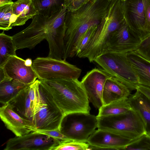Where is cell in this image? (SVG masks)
I'll list each match as a JSON object with an SVG mask.
<instances>
[{"mask_svg":"<svg viewBox=\"0 0 150 150\" xmlns=\"http://www.w3.org/2000/svg\"><path fill=\"white\" fill-rule=\"evenodd\" d=\"M39 88L44 98L64 115L74 112H90L87 96L78 79L40 80Z\"/></svg>","mask_w":150,"mask_h":150,"instance_id":"cell-1","label":"cell"},{"mask_svg":"<svg viewBox=\"0 0 150 150\" xmlns=\"http://www.w3.org/2000/svg\"><path fill=\"white\" fill-rule=\"evenodd\" d=\"M111 0H91L77 10L67 11L64 20V56L72 50L86 32L98 25L107 13Z\"/></svg>","mask_w":150,"mask_h":150,"instance_id":"cell-2","label":"cell"},{"mask_svg":"<svg viewBox=\"0 0 150 150\" xmlns=\"http://www.w3.org/2000/svg\"><path fill=\"white\" fill-rule=\"evenodd\" d=\"M126 21L122 0H111L107 11L84 49L77 56L90 62L108 52L107 43L111 34Z\"/></svg>","mask_w":150,"mask_h":150,"instance_id":"cell-3","label":"cell"},{"mask_svg":"<svg viewBox=\"0 0 150 150\" xmlns=\"http://www.w3.org/2000/svg\"><path fill=\"white\" fill-rule=\"evenodd\" d=\"M97 117L98 129L112 131L132 140L146 133L143 121L132 108L119 115Z\"/></svg>","mask_w":150,"mask_h":150,"instance_id":"cell-4","label":"cell"},{"mask_svg":"<svg viewBox=\"0 0 150 150\" xmlns=\"http://www.w3.org/2000/svg\"><path fill=\"white\" fill-rule=\"evenodd\" d=\"M94 62L131 91L136 90L139 84L138 79L128 59L127 53L108 51L98 57Z\"/></svg>","mask_w":150,"mask_h":150,"instance_id":"cell-5","label":"cell"},{"mask_svg":"<svg viewBox=\"0 0 150 150\" xmlns=\"http://www.w3.org/2000/svg\"><path fill=\"white\" fill-rule=\"evenodd\" d=\"M97 127L96 116L89 112H74L64 115L60 131L71 140L87 143Z\"/></svg>","mask_w":150,"mask_h":150,"instance_id":"cell-6","label":"cell"},{"mask_svg":"<svg viewBox=\"0 0 150 150\" xmlns=\"http://www.w3.org/2000/svg\"><path fill=\"white\" fill-rule=\"evenodd\" d=\"M32 67L40 80L51 79H78L81 69L66 60L48 57H38Z\"/></svg>","mask_w":150,"mask_h":150,"instance_id":"cell-7","label":"cell"},{"mask_svg":"<svg viewBox=\"0 0 150 150\" xmlns=\"http://www.w3.org/2000/svg\"><path fill=\"white\" fill-rule=\"evenodd\" d=\"M57 12L50 17L37 13L32 18L28 26L11 36L17 50L25 48L32 49L45 39Z\"/></svg>","mask_w":150,"mask_h":150,"instance_id":"cell-8","label":"cell"},{"mask_svg":"<svg viewBox=\"0 0 150 150\" xmlns=\"http://www.w3.org/2000/svg\"><path fill=\"white\" fill-rule=\"evenodd\" d=\"M64 115L61 110L54 108L45 99L39 87L37 102L32 119L36 130L55 129L60 130Z\"/></svg>","mask_w":150,"mask_h":150,"instance_id":"cell-9","label":"cell"},{"mask_svg":"<svg viewBox=\"0 0 150 150\" xmlns=\"http://www.w3.org/2000/svg\"><path fill=\"white\" fill-rule=\"evenodd\" d=\"M61 142L47 135L33 131L9 139L4 150H53Z\"/></svg>","mask_w":150,"mask_h":150,"instance_id":"cell-10","label":"cell"},{"mask_svg":"<svg viewBox=\"0 0 150 150\" xmlns=\"http://www.w3.org/2000/svg\"><path fill=\"white\" fill-rule=\"evenodd\" d=\"M111 75L103 69L95 68L88 71L81 82L89 101L99 109L103 105L102 93L106 80Z\"/></svg>","mask_w":150,"mask_h":150,"instance_id":"cell-11","label":"cell"},{"mask_svg":"<svg viewBox=\"0 0 150 150\" xmlns=\"http://www.w3.org/2000/svg\"><path fill=\"white\" fill-rule=\"evenodd\" d=\"M123 2L125 20L130 29L141 40L150 33L146 29L142 0H126Z\"/></svg>","mask_w":150,"mask_h":150,"instance_id":"cell-12","label":"cell"},{"mask_svg":"<svg viewBox=\"0 0 150 150\" xmlns=\"http://www.w3.org/2000/svg\"><path fill=\"white\" fill-rule=\"evenodd\" d=\"M132 140L112 131L98 129L88 137V150H123Z\"/></svg>","mask_w":150,"mask_h":150,"instance_id":"cell-13","label":"cell"},{"mask_svg":"<svg viewBox=\"0 0 150 150\" xmlns=\"http://www.w3.org/2000/svg\"><path fill=\"white\" fill-rule=\"evenodd\" d=\"M141 40L125 21L111 35L107 43L108 51L127 53L136 50Z\"/></svg>","mask_w":150,"mask_h":150,"instance_id":"cell-14","label":"cell"},{"mask_svg":"<svg viewBox=\"0 0 150 150\" xmlns=\"http://www.w3.org/2000/svg\"><path fill=\"white\" fill-rule=\"evenodd\" d=\"M66 15L64 12L59 13L49 28L45 39L49 47L48 57L63 59L64 54V38L65 27L64 22Z\"/></svg>","mask_w":150,"mask_h":150,"instance_id":"cell-15","label":"cell"},{"mask_svg":"<svg viewBox=\"0 0 150 150\" xmlns=\"http://www.w3.org/2000/svg\"><path fill=\"white\" fill-rule=\"evenodd\" d=\"M0 116L6 128L16 136H21L36 130L32 121L20 116L9 103L0 107Z\"/></svg>","mask_w":150,"mask_h":150,"instance_id":"cell-16","label":"cell"},{"mask_svg":"<svg viewBox=\"0 0 150 150\" xmlns=\"http://www.w3.org/2000/svg\"><path fill=\"white\" fill-rule=\"evenodd\" d=\"M25 61L17 55L13 56L1 67L4 70L6 81L16 79L28 86L35 82L37 76L32 66H26Z\"/></svg>","mask_w":150,"mask_h":150,"instance_id":"cell-17","label":"cell"},{"mask_svg":"<svg viewBox=\"0 0 150 150\" xmlns=\"http://www.w3.org/2000/svg\"><path fill=\"white\" fill-rule=\"evenodd\" d=\"M131 94V91L127 86L111 75L106 80L104 85L102 93L103 105L128 98Z\"/></svg>","mask_w":150,"mask_h":150,"instance_id":"cell-18","label":"cell"},{"mask_svg":"<svg viewBox=\"0 0 150 150\" xmlns=\"http://www.w3.org/2000/svg\"><path fill=\"white\" fill-rule=\"evenodd\" d=\"M10 27L24 25L29 19L37 14L32 0H17L13 5Z\"/></svg>","mask_w":150,"mask_h":150,"instance_id":"cell-19","label":"cell"},{"mask_svg":"<svg viewBox=\"0 0 150 150\" xmlns=\"http://www.w3.org/2000/svg\"><path fill=\"white\" fill-rule=\"evenodd\" d=\"M127 56L138 78L139 84L150 87V61L136 50L127 53Z\"/></svg>","mask_w":150,"mask_h":150,"instance_id":"cell-20","label":"cell"},{"mask_svg":"<svg viewBox=\"0 0 150 150\" xmlns=\"http://www.w3.org/2000/svg\"><path fill=\"white\" fill-rule=\"evenodd\" d=\"M132 108L136 111L144 123L146 133L150 135V100L138 90L128 98Z\"/></svg>","mask_w":150,"mask_h":150,"instance_id":"cell-21","label":"cell"},{"mask_svg":"<svg viewBox=\"0 0 150 150\" xmlns=\"http://www.w3.org/2000/svg\"><path fill=\"white\" fill-rule=\"evenodd\" d=\"M29 86L20 91L8 103L20 116L32 121V102L29 92Z\"/></svg>","mask_w":150,"mask_h":150,"instance_id":"cell-22","label":"cell"},{"mask_svg":"<svg viewBox=\"0 0 150 150\" xmlns=\"http://www.w3.org/2000/svg\"><path fill=\"white\" fill-rule=\"evenodd\" d=\"M132 107L128 98H123L103 105L98 109L97 117L115 115L128 112Z\"/></svg>","mask_w":150,"mask_h":150,"instance_id":"cell-23","label":"cell"},{"mask_svg":"<svg viewBox=\"0 0 150 150\" xmlns=\"http://www.w3.org/2000/svg\"><path fill=\"white\" fill-rule=\"evenodd\" d=\"M29 86L16 79L0 83V103L3 105L8 103L20 91Z\"/></svg>","mask_w":150,"mask_h":150,"instance_id":"cell-24","label":"cell"},{"mask_svg":"<svg viewBox=\"0 0 150 150\" xmlns=\"http://www.w3.org/2000/svg\"><path fill=\"white\" fill-rule=\"evenodd\" d=\"M65 0H32L37 13L50 17L64 7Z\"/></svg>","mask_w":150,"mask_h":150,"instance_id":"cell-25","label":"cell"},{"mask_svg":"<svg viewBox=\"0 0 150 150\" xmlns=\"http://www.w3.org/2000/svg\"><path fill=\"white\" fill-rule=\"evenodd\" d=\"M4 31L0 34V67L11 57L16 55L17 50L12 36L6 35Z\"/></svg>","mask_w":150,"mask_h":150,"instance_id":"cell-26","label":"cell"},{"mask_svg":"<svg viewBox=\"0 0 150 150\" xmlns=\"http://www.w3.org/2000/svg\"><path fill=\"white\" fill-rule=\"evenodd\" d=\"M13 2L11 0H0V29L7 31L11 29L10 21Z\"/></svg>","mask_w":150,"mask_h":150,"instance_id":"cell-27","label":"cell"},{"mask_svg":"<svg viewBox=\"0 0 150 150\" xmlns=\"http://www.w3.org/2000/svg\"><path fill=\"white\" fill-rule=\"evenodd\" d=\"M150 150V135L144 134L132 141L122 150Z\"/></svg>","mask_w":150,"mask_h":150,"instance_id":"cell-28","label":"cell"},{"mask_svg":"<svg viewBox=\"0 0 150 150\" xmlns=\"http://www.w3.org/2000/svg\"><path fill=\"white\" fill-rule=\"evenodd\" d=\"M98 25L92 27L83 34L72 50L69 57L77 55L85 48L96 30Z\"/></svg>","mask_w":150,"mask_h":150,"instance_id":"cell-29","label":"cell"},{"mask_svg":"<svg viewBox=\"0 0 150 150\" xmlns=\"http://www.w3.org/2000/svg\"><path fill=\"white\" fill-rule=\"evenodd\" d=\"M89 146L87 143L71 140L61 142L53 150H87Z\"/></svg>","mask_w":150,"mask_h":150,"instance_id":"cell-30","label":"cell"},{"mask_svg":"<svg viewBox=\"0 0 150 150\" xmlns=\"http://www.w3.org/2000/svg\"><path fill=\"white\" fill-rule=\"evenodd\" d=\"M136 51L150 61V34L141 41Z\"/></svg>","mask_w":150,"mask_h":150,"instance_id":"cell-31","label":"cell"},{"mask_svg":"<svg viewBox=\"0 0 150 150\" xmlns=\"http://www.w3.org/2000/svg\"><path fill=\"white\" fill-rule=\"evenodd\" d=\"M35 131L48 136L61 142L71 141L59 130H37Z\"/></svg>","mask_w":150,"mask_h":150,"instance_id":"cell-32","label":"cell"},{"mask_svg":"<svg viewBox=\"0 0 150 150\" xmlns=\"http://www.w3.org/2000/svg\"><path fill=\"white\" fill-rule=\"evenodd\" d=\"M91 0H65L64 6L67 11L72 12L79 8Z\"/></svg>","mask_w":150,"mask_h":150,"instance_id":"cell-33","label":"cell"},{"mask_svg":"<svg viewBox=\"0 0 150 150\" xmlns=\"http://www.w3.org/2000/svg\"><path fill=\"white\" fill-rule=\"evenodd\" d=\"M144 5L146 26L150 33V0H142Z\"/></svg>","mask_w":150,"mask_h":150,"instance_id":"cell-34","label":"cell"},{"mask_svg":"<svg viewBox=\"0 0 150 150\" xmlns=\"http://www.w3.org/2000/svg\"><path fill=\"white\" fill-rule=\"evenodd\" d=\"M136 90H138L150 100V87L139 84Z\"/></svg>","mask_w":150,"mask_h":150,"instance_id":"cell-35","label":"cell"},{"mask_svg":"<svg viewBox=\"0 0 150 150\" xmlns=\"http://www.w3.org/2000/svg\"><path fill=\"white\" fill-rule=\"evenodd\" d=\"M32 63L33 61L30 58H28L25 60V64L27 66H31Z\"/></svg>","mask_w":150,"mask_h":150,"instance_id":"cell-36","label":"cell"},{"mask_svg":"<svg viewBox=\"0 0 150 150\" xmlns=\"http://www.w3.org/2000/svg\"><path fill=\"white\" fill-rule=\"evenodd\" d=\"M122 1H126V0H122Z\"/></svg>","mask_w":150,"mask_h":150,"instance_id":"cell-37","label":"cell"}]
</instances>
